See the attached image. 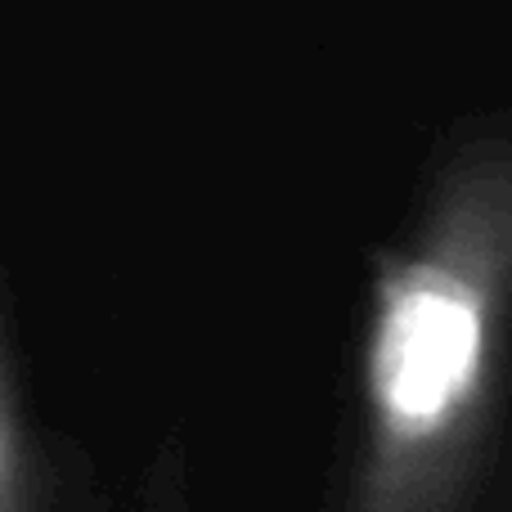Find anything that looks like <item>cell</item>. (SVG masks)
<instances>
[{
	"instance_id": "cell-2",
	"label": "cell",
	"mask_w": 512,
	"mask_h": 512,
	"mask_svg": "<svg viewBox=\"0 0 512 512\" xmlns=\"http://www.w3.org/2000/svg\"><path fill=\"white\" fill-rule=\"evenodd\" d=\"M0 512H32V454L0 351Z\"/></svg>"
},
{
	"instance_id": "cell-1",
	"label": "cell",
	"mask_w": 512,
	"mask_h": 512,
	"mask_svg": "<svg viewBox=\"0 0 512 512\" xmlns=\"http://www.w3.org/2000/svg\"><path fill=\"white\" fill-rule=\"evenodd\" d=\"M512 351V122L472 126L378 261L346 512H472Z\"/></svg>"
}]
</instances>
